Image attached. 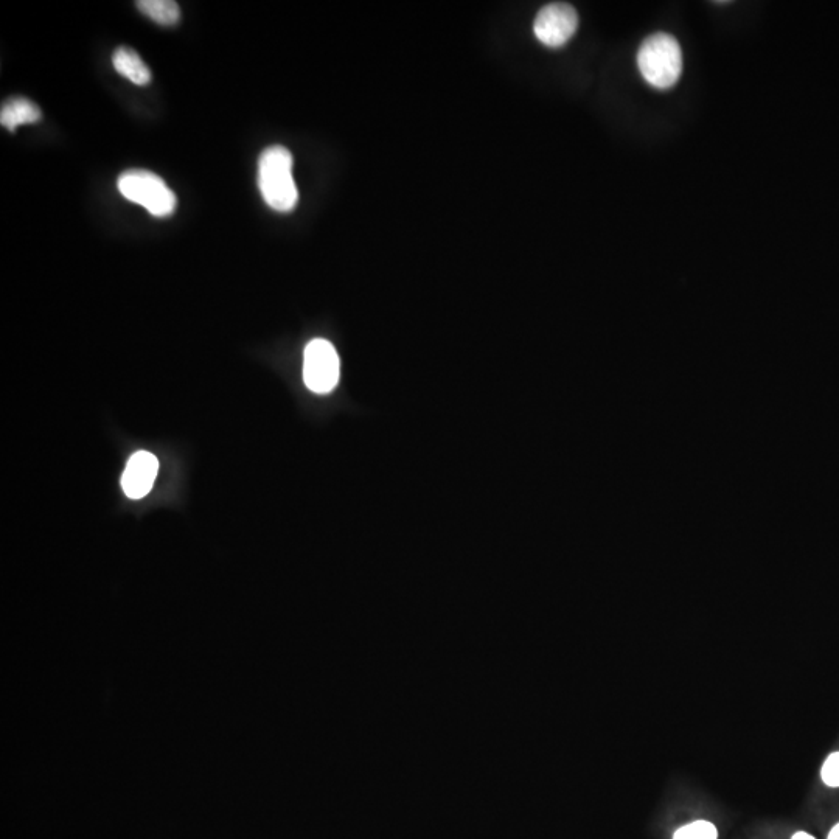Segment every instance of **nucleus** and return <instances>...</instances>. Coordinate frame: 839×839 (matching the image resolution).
Wrapping results in <instances>:
<instances>
[{
    "label": "nucleus",
    "mask_w": 839,
    "mask_h": 839,
    "mask_svg": "<svg viewBox=\"0 0 839 839\" xmlns=\"http://www.w3.org/2000/svg\"><path fill=\"white\" fill-rule=\"evenodd\" d=\"M293 165V154L280 145L266 148L258 161V187L266 204L276 212H291L299 201Z\"/></svg>",
    "instance_id": "f257e3e1"
},
{
    "label": "nucleus",
    "mask_w": 839,
    "mask_h": 839,
    "mask_svg": "<svg viewBox=\"0 0 839 839\" xmlns=\"http://www.w3.org/2000/svg\"><path fill=\"white\" fill-rule=\"evenodd\" d=\"M642 77L656 89H670L683 74V52L667 33H655L642 42L638 53Z\"/></svg>",
    "instance_id": "f03ea898"
},
{
    "label": "nucleus",
    "mask_w": 839,
    "mask_h": 839,
    "mask_svg": "<svg viewBox=\"0 0 839 839\" xmlns=\"http://www.w3.org/2000/svg\"><path fill=\"white\" fill-rule=\"evenodd\" d=\"M120 193L128 201L145 207L157 218H165L175 212V193L165 184L164 179L148 170H128L117 181Z\"/></svg>",
    "instance_id": "7ed1b4c3"
},
{
    "label": "nucleus",
    "mask_w": 839,
    "mask_h": 839,
    "mask_svg": "<svg viewBox=\"0 0 839 839\" xmlns=\"http://www.w3.org/2000/svg\"><path fill=\"white\" fill-rule=\"evenodd\" d=\"M339 372L341 364L333 344L325 339H313L303 355V380L308 389L316 394H328L338 384Z\"/></svg>",
    "instance_id": "20e7f679"
},
{
    "label": "nucleus",
    "mask_w": 839,
    "mask_h": 839,
    "mask_svg": "<svg viewBox=\"0 0 839 839\" xmlns=\"http://www.w3.org/2000/svg\"><path fill=\"white\" fill-rule=\"evenodd\" d=\"M577 27V11L572 5L563 2L541 8L533 22L535 36L547 47L564 46L577 32Z\"/></svg>",
    "instance_id": "39448f33"
},
{
    "label": "nucleus",
    "mask_w": 839,
    "mask_h": 839,
    "mask_svg": "<svg viewBox=\"0 0 839 839\" xmlns=\"http://www.w3.org/2000/svg\"><path fill=\"white\" fill-rule=\"evenodd\" d=\"M159 473V460L148 451H137L129 457L122 476V488L131 499H142L150 493Z\"/></svg>",
    "instance_id": "423d86ee"
},
{
    "label": "nucleus",
    "mask_w": 839,
    "mask_h": 839,
    "mask_svg": "<svg viewBox=\"0 0 839 839\" xmlns=\"http://www.w3.org/2000/svg\"><path fill=\"white\" fill-rule=\"evenodd\" d=\"M41 117V109L33 101L24 97L10 98L0 109V123L8 131H14L22 125H32L39 122Z\"/></svg>",
    "instance_id": "0eeeda50"
},
{
    "label": "nucleus",
    "mask_w": 839,
    "mask_h": 839,
    "mask_svg": "<svg viewBox=\"0 0 839 839\" xmlns=\"http://www.w3.org/2000/svg\"><path fill=\"white\" fill-rule=\"evenodd\" d=\"M112 64L117 74L125 77L137 86H145L151 81V72L147 64L143 63L139 53L129 47H119L112 55Z\"/></svg>",
    "instance_id": "6e6552de"
},
{
    "label": "nucleus",
    "mask_w": 839,
    "mask_h": 839,
    "mask_svg": "<svg viewBox=\"0 0 839 839\" xmlns=\"http://www.w3.org/2000/svg\"><path fill=\"white\" fill-rule=\"evenodd\" d=\"M136 5L151 21L164 27H173L181 21V10L175 0H139Z\"/></svg>",
    "instance_id": "1a4fd4ad"
},
{
    "label": "nucleus",
    "mask_w": 839,
    "mask_h": 839,
    "mask_svg": "<svg viewBox=\"0 0 839 839\" xmlns=\"http://www.w3.org/2000/svg\"><path fill=\"white\" fill-rule=\"evenodd\" d=\"M673 839H718V829L712 822L698 819L687 826L679 827Z\"/></svg>",
    "instance_id": "9d476101"
},
{
    "label": "nucleus",
    "mask_w": 839,
    "mask_h": 839,
    "mask_svg": "<svg viewBox=\"0 0 839 839\" xmlns=\"http://www.w3.org/2000/svg\"><path fill=\"white\" fill-rule=\"evenodd\" d=\"M821 779L827 787L839 788V751L827 757L822 765Z\"/></svg>",
    "instance_id": "9b49d317"
},
{
    "label": "nucleus",
    "mask_w": 839,
    "mask_h": 839,
    "mask_svg": "<svg viewBox=\"0 0 839 839\" xmlns=\"http://www.w3.org/2000/svg\"><path fill=\"white\" fill-rule=\"evenodd\" d=\"M791 839H816V838H815V836L810 835V833L798 832V833H794L793 838H791Z\"/></svg>",
    "instance_id": "f8f14e48"
},
{
    "label": "nucleus",
    "mask_w": 839,
    "mask_h": 839,
    "mask_svg": "<svg viewBox=\"0 0 839 839\" xmlns=\"http://www.w3.org/2000/svg\"><path fill=\"white\" fill-rule=\"evenodd\" d=\"M827 839H839V822L832 830H830L829 838Z\"/></svg>",
    "instance_id": "ddd939ff"
}]
</instances>
